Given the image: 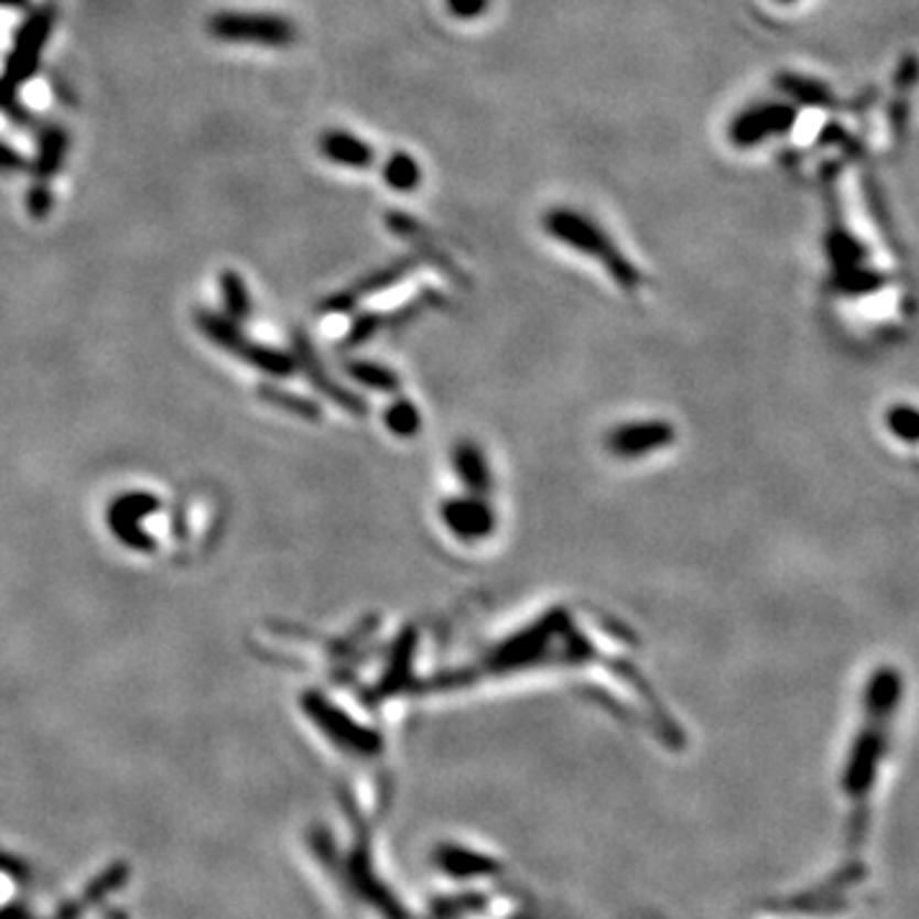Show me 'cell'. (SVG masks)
<instances>
[{
  "instance_id": "6da1fadb",
  "label": "cell",
  "mask_w": 919,
  "mask_h": 919,
  "mask_svg": "<svg viewBox=\"0 0 919 919\" xmlns=\"http://www.w3.org/2000/svg\"><path fill=\"white\" fill-rule=\"evenodd\" d=\"M644 674L634 644L620 639L616 628L591 610L554 603L490 639L467 662L450 667V674L437 680V690L465 692L531 677H552L593 692L616 690L628 721L655 733L659 744L680 746L677 717Z\"/></svg>"
},
{
  "instance_id": "7a4b0ae2",
  "label": "cell",
  "mask_w": 919,
  "mask_h": 919,
  "mask_svg": "<svg viewBox=\"0 0 919 919\" xmlns=\"http://www.w3.org/2000/svg\"><path fill=\"white\" fill-rule=\"evenodd\" d=\"M907 695V674L894 662H876L858 688L856 715H853L848 744L843 748V761L837 766V789L848 810L853 845L864 843L871 825L878 787L897 748Z\"/></svg>"
},
{
  "instance_id": "3957f363",
  "label": "cell",
  "mask_w": 919,
  "mask_h": 919,
  "mask_svg": "<svg viewBox=\"0 0 919 919\" xmlns=\"http://www.w3.org/2000/svg\"><path fill=\"white\" fill-rule=\"evenodd\" d=\"M440 534L455 552H488L504 531L501 483L490 450L460 437L447 453V486L434 504Z\"/></svg>"
},
{
  "instance_id": "277c9868",
  "label": "cell",
  "mask_w": 919,
  "mask_h": 919,
  "mask_svg": "<svg viewBox=\"0 0 919 919\" xmlns=\"http://www.w3.org/2000/svg\"><path fill=\"white\" fill-rule=\"evenodd\" d=\"M828 253V294L841 302H864L886 292L891 277L871 263L864 240L843 220L841 203H830V228L825 236Z\"/></svg>"
},
{
  "instance_id": "5b68a950",
  "label": "cell",
  "mask_w": 919,
  "mask_h": 919,
  "mask_svg": "<svg viewBox=\"0 0 919 919\" xmlns=\"http://www.w3.org/2000/svg\"><path fill=\"white\" fill-rule=\"evenodd\" d=\"M542 225L547 236L560 240L570 251L598 263L603 273H606L624 294L634 296L644 289V281H647L644 279V271L636 266V261H631V258L620 251L616 240H613L598 223L591 220V217L577 213V209L554 207L544 215Z\"/></svg>"
},
{
  "instance_id": "8992f818",
  "label": "cell",
  "mask_w": 919,
  "mask_h": 919,
  "mask_svg": "<svg viewBox=\"0 0 919 919\" xmlns=\"http://www.w3.org/2000/svg\"><path fill=\"white\" fill-rule=\"evenodd\" d=\"M680 445V426L664 414H628L606 426L601 447L618 465H647Z\"/></svg>"
},
{
  "instance_id": "52a82bcc",
  "label": "cell",
  "mask_w": 919,
  "mask_h": 919,
  "mask_svg": "<svg viewBox=\"0 0 919 919\" xmlns=\"http://www.w3.org/2000/svg\"><path fill=\"white\" fill-rule=\"evenodd\" d=\"M54 6H39L36 11L26 15L21 29L15 31L13 46L6 60V69L0 75V110L11 112L15 108V98H19L21 87L39 72L46 42H50L54 31Z\"/></svg>"
},
{
  "instance_id": "ba28073f",
  "label": "cell",
  "mask_w": 919,
  "mask_h": 919,
  "mask_svg": "<svg viewBox=\"0 0 919 919\" xmlns=\"http://www.w3.org/2000/svg\"><path fill=\"white\" fill-rule=\"evenodd\" d=\"M207 31L217 42L256 44L266 50H286L300 39V29L292 19L258 11H220L209 15Z\"/></svg>"
},
{
  "instance_id": "9c48e42d",
  "label": "cell",
  "mask_w": 919,
  "mask_h": 919,
  "mask_svg": "<svg viewBox=\"0 0 919 919\" xmlns=\"http://www.w3.org/2000/svg\"><path fill=\"white\" fill-rule=\"evenodd\" d=\"M800 118L794 102H761L738 112L728 126V141L736 149H756L764 141L792 133Z\"/></svg>"
},
{
  "instance_id": "30bf717a",
  "label": "cell",
  "mask_w": 919,
  "mask_h": 919,
  "mask_svg": "<svg viewBox=\"0 0 919 919\" xmlns=\"http://www.w3.org/2000/svg\"><path fill=\"white\" fill-rule=\"evenodd\" d=\"M320 153L345 169H370L376 164V149L350 131H325L320 136Z\"/></svg>"
},
{
  "instance_id": "8fae6325",
  "label": "cell",
  "mask_w": 919,
  "mask_h": 919,
  "mask_svg": "<svg viewBox=\"0 0 919 919\" xmlns=\"http://www.w3.org/2000/svg\"><path fill=\"white\" fill-rule=\"evenodd\" d=\"M69 151V136L60 126H46L42 136H39L36 156L31 161L29 169L34 174L36 184H50L56 174L64 169V159H67Z\"/></svg>"
},
{
  "instance_id": "7c38bea8",
  "label": "cell",
  "mask_w": 919,
  "mask_h": 919,
  "mask_svg": "<svg viewBox=\"0 0 919 919\" xmlns=\"http://www.w3.org/2000/svg\"><path fill=\"white\" fill-rule=\"evenodd\" d=\"M774 85L779 87L781 93L787 95L792 102L810 105V108H822V110H841L845 108L843 100L830 90V87L822 83V79H812L804 75H794V72H785L774 79Z\"/></svg>"
},
{
  "instance_id": "4fadbf2b",
  "label": "cell",
  "mask_w": 919,
  "mask_h": 919,
  "mask_svg": "<svg viewBox=\"0 0 919 919\" xmlns=\"http://www.w3.org/2000/svg\"><path fill=\"white\" fill-rule=\"evenodd\" d=\"M917 422H919L917 407L912 404V401L897 399V401H891V404L884 407V414H882L884 434L901 450H915V445H917Z\"/></svg>"
},
{
  "instance_id": "5bb4252c",
  "label": "cell",
  "mask_w": 919,
  "mask_h": 919,
  "mask_svg": "<svg viewBox=\"0 0 919 919\" xmlns=\"http://www.w3.org/2000/svg\"><path fill=\"white\" fill-rule=\"evenodd\" d=\"M383 182L397 192H414L422 184V166L419 161L407 151H393L381 166Z\"/></svg>"
},
{
  "instance_id": "9a60e30c",
  "label": "cell",
  "mask_w": 919,
  "mask_h": 919,
  "mask_svg": "<svg viewBox=\"0 0 919 919\" xmlns=\"http://www.w3.org/2000/svg\"><path fill=\"white\" fill-rule=\"evenodd\" d=\"M220 289H223L225 306H228L236 317H248V314H251V300H248L246 281L240 279L236 271L220 273Z\"/></svg>"
},
{
  "instance_id": "2e32d148",
  "label": "cell",
  "mask_w": 919,
  "mask_h": 919,
  "mask_svg": "<svg viewBox=\"0 0 919 919\" xmlns=\"http://www.w3.org/2000/svg\"><path fill=\"white\" fill-rule=\"evenodd\" d=\"M54 207V195H52V187L50 184H36L29 190V213L31 217H36V220H42L52 213Z\"/></svg>"
},
{
  "instance_id": "e0dca14e",
  "label": "cell",
  "mask_w": 919,
  "mask_h": 919,
  "mask_svg": "<svg viewBox=\"0 0 919 919\" xmlns=\"http://www.w3.org/2000/svg\"><path fill=\"white\" fill-rule=\"evenodd\" d=\"M447 13L460 21H475L490 8V0H445Z\"/></svg>"
},
{
  "instance_id": "ac0fdd59",
  "label": "cell",
  "mask_w": 919,
  "mask_h": 919,
  "mask_svg": "<svg viewBox=\"0 0 919 919\" xmlns=\"http://www.w3.org/2000/svg\"><path fill=\"white\" fill-rule=\"evenodd\" d=\"M23 169H29V161L23 159L13 147H8V143L0 141V172L13 174V172H23Z\"/></svg>"
},
{
  "instance_id": "d6986e66",
  "label": "cell",
  "mask_w": 919,
  "mask_h": 919,
  "mask_svg": "<svg viewBox=\"0 0 919 919\" xmlns=\"http://www.w3.org/2000/svg\"><path fill=\"white\" fill-rule=\"evenodd\" d=\"M915 77H917V62H915V56H907V60L901 62V69H899V75H897V85L912 87L915 85Z\"/></svg>"
},
{
  "instance_id": "ffe728a7",
  "label": "cell",
  "mask_w": 919,
  "mask_h": 919,
  "mask_svg": "<svg viewBox=\"0 0 919 919\" xmlns=\"http://www.w3.org/2000/svg\"><path fill=\"white\" fill-rule=\"evenodd\" d=\"M29 0H0V8H15V11H21V8H26Z\"/></svg>"
},
{
  "instance_id": "44dd1931",
  "label": "cell",
  "mask_w": 919,
  "mask_h": 919,
  "mask_svg": "<svg viewBox=\"0 0 919 919\" xmlns=\"http://www.w3.org/2000/svg\"><path fill=\"white\" fill-rule=\"evenodd\" d=\"M779 3H794V0H779Z\"/></svg>"
}]
</instances>
